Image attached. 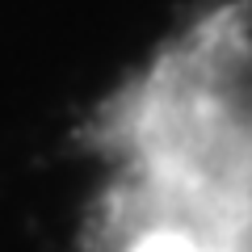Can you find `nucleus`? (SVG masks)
Masks as SVG:
<instances>
[{"mask_svg":"<svg viewBox=\"0 0 252 252\" xmlns=\"http://www.w3.org/2000/svg\"><path fill=\"white\" fill-rule=\"evenodd\" d=\"M80 252H252V0H206L93 105Z\"/></svg>","mask_w":252,"mask_h":252,"instance_id":"nucleus-1","label":"nucleus"}]
</instances>
